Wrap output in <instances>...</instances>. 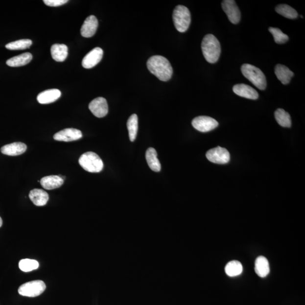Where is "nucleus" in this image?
Returning <instances> with one entry per match:
<instances>
[{
	"label": "nucleus",
	"instance_id": "nucleus-11",
	"mask_svg": "<svg viewBox=\"0 0 305 305\" xmlns=\"http://www.w3.org/2000/svg\"><path fill=\"white\" fill-rule=\"evenodd\" d=\"M104 51L100 47H96L84 57L82 66L84 68L89 69L94 67L101 61Z\"/></svg>",
	"mask_w": 305,
	"mask_h": 305
},
{
	"label": "nucleus",
	"instance_id": "nucleus-22",
	"mask_svg": "<svg viewBox=\"0 0 305 305\" xmlns=\"http://www.w3.org/2000/svg\"><path fill=\"white\" fill-rule=\"evenodd\" d=\"M32 60V55L30 53H25L11 58L6 61V64L10 67H20L26 65Z\"/></svg>",
	"mask_w": 305,
	"mask_h": 305
},
{
	"label": "nucleus",
	"instance_id": "nucleus-10",
	"mask_svg": "<svg viewBox=\"0 0 305 305\" xmlns=\"http://www.w3.org/2000/svg\"><path fill=\"white\" fill-rule=\"evenodd\" d=\"M89 109L93 115L97 117H105L108 113L107 101L103 97H97L90 102Z\"/></svg>",
	"mask_w": 305,
	"mask_h": 305
},
{
	"label": "nucleus",
	"instance_id": "nucleus-23",
	"mask_svg": "<svg viewBox=\"0 0 305 305\" xmlns=\"http://www.w3.org/2000/svg\"><path fill=\"white\" fill-rule=\"evenodd\" d=\"M145 157L147 163L152 170L155 172H160L161 165L157 158L156 150L153 148H150L146 150Z\"/></svg>",
	"mask_w": 305,
	"mask_h": 305
},
{
	"label": "nucleus",
	"instance_id": "nucleus-29",
	"mask_svg": "<svg viewBox=\"0 0 305 305\" xmlns=\"http://www.w3.org/2000/svg\"><path fill=\"white\" fill-rule=\"evenodd\" d=\"M39 263L37 260L30 259H23L19 263L20 269L23 272H29L38 269Z\"/></svg>",
	"mask_w": 305,
	"mask_h": 305
},
{
	"label": "nucleus",
	"instance_id": "nucleus-27",
	"mask_svg": "<svg viewBox=\"0 0 305 305\" xmlns=\"http://www.w3.org/2000/svg\"><path fill=\"white\" fill-rule=\"evenodd\" d=\"M242 266L237 260H232L227 264L225 272L228 276L234 277L240 275L242 272Z\"/></svg>",
	"mask_w": 305,
	"mask_h": 305
},
{
	"label": "nucleus",
	"instance_id": "nucleus-13",
	"mask_svg": "<svg viewBox=\"0 0 305 305\" xmlns=\"http://www.w3.org/2000/svg\"><path fill=\"white\" fill-rule=\"evenodd\" d=\"M98 21L94 16H90L87 18L81 28V35L84 38H89L94 35L98 28Z\"/></svg>",
	"mask_w": 305,
	"mask_h": 305
},
{
	"label": "nucleus",
	"instance_id": "nucleus-25",
	"mask_svg": "<svg viewBox=\"0 0 305 305\" xmlns=\"http://www.w3.org/2000/svg\"><path fill=\"white\" fill-rule=\"evenodd\" d=\"M127 127L129 132L130 141L133 142L137 138L138 131V117L137 115H132L128 118Z\"/></svg>",
	"mask_w": 305,
	"mask_h": 305
},
{
	"label": "nucleus",
	"instance_id": "nucleus-1",
	"mask_svg": "<svg viewBox=\"0 0 305 305\" xmlns=\"http://www.w3.org/2000/svg\"><path fill=\"white\" fill-rule=\"evenodd\" d=\"M147 68L149 71L160 80L166 82L170 80L173 73V69L166 58L154 56L147 61Z\"/></svg>",
	"mask_w": 305,
	"mask_h": 305
},
{
	"label": "nucleus",
	"instance_id": "nucleus-24",
	"mask_svg": "<svg viewBox=\"0 0 305 305\" xmlns=\"http://www.w3.org/2000/svg\"><path fill=\"white\" fill-rule=\"evenodd\" d=\"M275 117L280 126L283 127H291L292 121L289 114L282 109H278L275 112Z\"/></svg>",
	"mask_w": 305,
	"mask_h": 305
},
{
	"label": "nucleus",
	"instance_id": "nucleus-32",
	"mask_svg": "<svg viewBox=\"0 0 305 305\" xmlns=\"http://www.w3.org/2000/svg\"><path fill=\"white\" fill-rule=\"evenodd\" d=\"M2 225V220L1 217H0V227H1Z\"/></svg>",
	"mask_w": 305,
	"mask_h": 305
},
{
	"label": "nucleus",
	"instance_id": "nucleus-21",
	"mask_svg": "<svg viewBox=\"0 0 305 305\" xmlns=\"http://www.w3.org/2000/svg\"><path fill=\"white\" fill-rule=\"evenodd\" d=\"M51 54L57 62H64L68 55V47L65 44H54L51 47Z\"/></svg>",
	"mask_w": 305,
	"mask_h": 305
},
{
	"label": "nucleus",
	"instance_id": "nucleus-14",
	"mask_svg": "<svg viewBox=\"0 0 305 305\" xmlns=\"http://www.w3.org/2000/svg\"><path fill=\"white\" fill-rule=\"evenodd\" d=\"M233 91L235 94L240 97L251 100H257L259 97L258 93L254 88L245 84H236L233 87Z\"/></svg>",
	"mask_w": 305,
	"mask_h": 305
},
{
	"label": "nucleus",
	"instance_id": "nucleus-15",
	"mask_svg": "<svg viewBox=\"0 0 305 305\" xmlns=\"http://www.w3.org/2000/svg\"><path fill=\"white\" fill-rule=\"evenodd\" d=\"M26 150V145L23 142H17L2 146L1 152L7 156H17L23 154Z\"/></svg>",
	"mask_w": 305,
	"mask_h": 305
},
{
	"label": "nucleus",
	"instance_id": "nucleus-5",
	"mask_svg": "<svg viewBox=\"0 0 305 305\" xmlns=\"http://www.w3.org/2000/svg\"><path fill=\"white\" fill-rule=\"evenodd\" d=\"M172 18L175 27L179 32H185L188 30L191 17L189 10L187 7L183 5L175 7Z\"/></svg>",
	"mask_w": 305,
	"mask_h": 305
},
{
	"label": "nucleus",
	"instance_id": "nucleus-31",
	"mask_svg": "<svg viewBox=\"0 0 305 305\" xmlns=\"http://www.w3.org/2000/svg\"><path fill=\"white\" fill-rule=\"evenodd\" d=\"M68 1V0H44V2L46 5L51 7L63 5Z\"/></svg>",
	"mask_w": 305,
	"mask_h": 305
},
{
	"label": "nucleus",
	"instance_id": "nucleus-26",
	"mask_svg": "<svg viewBox=\"0 0 305 305\" xmlns=\"http://www.w3.org/2000/svg\"><path fill=\"white\" fill-rule=\"evenodd\" d=\"M275 10L278 14L288 18V19L293 20L298 17V13H297V11L288 5H279L275 7Z\"/></svg>",
	"mask_w": 305,
	"mask_h": 305
},
{
	"label": "nucleus",
	"instance_id": "nucleus-2",
	"mask_svg": "<svg viewBox=\"0 0 305 305\" xmlns=\"http://www.w3.org/2000/svg\"><path fill=\"white\" fill-rule=\"evenodd\" d=\"M201 49L205 60L209 63L217 62L221 53V47L219 40L212 34L206 35L202 42Z\"/></svg>",
	"mask_w": 305,
	"mask_h": 305
},
{
	"label": "nucleus",
	"instance_id": "nucleus-4",
	"mask_svg": "<svg viewBox=\"0 0 305 305\" xmlns=\"http://www.w3.org/2000/svg\"><path fill=\"white\" fill-rule=\"evenodd\" d=\"M79 163L84 170L93 173H97L102 170L104 164L97 154L88 152L82 154L79 160Z\"/></svg>",
	"mask_w": 305,
	"mask_h": 305
},
{
	"label": "nucleus",
	"instance_id": "nucleus-28",
	"mask_svg": "<svg viewBox=\"0 0 305 305\" xmlns=\"http://www.w3.org/2000/svg\"><path fill=\"white\" fill-rule=\"evenodd\" d=\"M32 42L29 39H22L11 42L6 45V48L12 50H24L29 48L32 45Z\"/></svg>",
	"mask_w": 305,
	"mask_h": 305
},
{
	"label": "nucleus",
	"instance_id": "nucleus-6",
	"mask_svg": "<svg viewBox=\"0 0 305 305\" xmlns=\"http://www.w3.org/2000/svg\"><path fill=\"white\" fill-rule=\"evenodd\" d=\"M46 289V285L43 281H34L22 284L18 289V293L21 296L35 297L42 295Z\"/></svg>",
	"mask_w": 305,
	"mask_h": 305
},
{
	"label": "nucleus",
	"instance_id": "nucleus-9",
	"mask_svg": "<svg viewBox=\"0 0 305 305\" xmlns=\"http://www.w3.org/2000/svg\"><path fill=\"white\" fill-rule=\"evenodd\" d=\"M222 9L231 23L236 24L241 20V13L234 0H225L222 2Z\"/></svg>",
	"mask_w": 305,
	"mask_h": 305
},
{
	"label": "nucleus",
	"instance_id": "nucleus-3",
	"mask_svg": "<svg viewBox=\"0 0 305 305\" xmlns=\"http://www.w3.org/2000/svg\"><path fill=\"white\" fill-rule=\"evenodd\" d=\"M241 70L245 78L259 90L266 89L267 87L266 76L259 68L252 65L244 64L241 66Z\"/></svg>",
	"mask_w": 305,
	"mask_h": 305
},
{
	"label": "nucleus",
	"instance_id": "nucleus-8",
	"mask_svg": "<svg viewBox=\"0 0 305 305\" xmlns=\"http://www.w3.org/2000/svg\"><path fill=\"white\" fill-rule=\"evenodd\" d=\"M192 124L198 131L207 132L214 130L218 126L219 123L210 117L199 116L193 119Z\"/></svg>",
	"mask_w": 305,
	"mask_h": 305
},
{
	"label": "nucleus",
	"instance_id": "nucleus-18",
	"mask_svg": "<svg viewBox=\"0 0 305 305\" xmlns=\"http://www.w3.org/2000/svg\"><path fill=\"white\" fill-rule=\"evenodd\" d=\"M64 182V180L58 175L47 176L43 178L40 181V183L43 188L47 190L60 188L63 185Z\"/></svg>",
	"mask_w": 305,
	"mask_h": 305
},
{
	"label": "nucleus",
	"instance_id": "nucleus-20",
	"mask_svg": "<svg viewBox=\"0 0 305 305\" xmlns=\"http://www.w3.org/2000/svg\"><path fill=\"white\" fill-rule=\"evenodd\" d=\"M255 271L260 278H265L270 273V264L266 257L259 256L255 261Z\"/></svg>",
	"mask_w": 305,
	"mask_h": 305
},
{
	"label": "nucleus",
	"instance_id": "nucleus-30",
	"mask_svg": "<svg viewBox=\"0 0 305 305\" xmlns=\"http://www.w3.org/2000/svg\"><path fill=\"white\" fill-rule=\"evenodd\" d=\"M271 34L274 36L275 42L277 44H284L289 40V37L284 34L280 29L278 28L270 27L269 29Z\"/></svg>",
	"mask_w": 305,
	"mask_h": 305
},
{
	"label": "nucleus",
	"instance_id": "nucleus-19",
	"mask_svg": "<svg viewBox=\"0 0 305 305\" xmlns=\"http://www.w3.org/2000/svg\"><path fill=\"white\" fill-rule=\"evenodd\" d=\"M275 73L278 79L284 85L291 82V80L294 76V73L290 70L286 66L281 64H278L275 66Z\"/></svg>",
	"mask_w": 305,
	"mask_h": 305
},
{
	"label": "nucleus",
	"instance_id": "nucleus-7",
	"mask_svg": "<svg viewBox=\"0 0 305 305\" xmlns=\"http://www.w3.org/2000/svg\"><path fill=\"white\" fill-rule=\"evenodd\" d=\"M206 156L211 163L216 164H226L230 160L229 152L226 149L220 146L209 150Z\"/></svg>",
	"mask_w": 305,
	"mask_h": 305
},
{
	"label": "nucleus",
	"instance_id": "nucleus-17",
	"mask_svg": "<svg viewBox=\"0 0 305 305\" xmlns=\"http://www.w3.org/2000/svg\"><path fill=\"white\" fill-rule=\"evenodd\" d=\"M29 197L33 204L38 207H43L49 200V195L46 191L40 189H34L29 194Z\"/></svg>",
	"mask_w": 305,
	"mask_h": 305
},
{
	"label": "nucleus",
	"instance_id": "nucleus-16",
	"mask_svg": "<svg viewBox=\"0 0 305 305\" xmlns=\"http://www.w3.org/2000/svg\"><path fill=\"white\" fill-rule=\"evenodd\" d=\"M61 91L57 89H51L42 92L37 97V100L41 104H48L54 102L61 97Z\"/></svg>",
	"mask_w": 305,
	"mask_h": 305
},
{
	"label": "nucleus",
	"instance_id": "nucleus-12",
	"mask_svg": "<svg viewBox=\"0 0 305 305\" xmlns=\"http://www.w3.org/2000/svg\"><path fill=\"white\" fill-rule=\"evenodd\" d=\"M82 137V132L80 130L75 128H66L57 132L54 135L53 138L57 141L70 142L78 141Z\"/></svg>",
	"mask_w": 305,
	"mask_h": 305
}]
</instances>
